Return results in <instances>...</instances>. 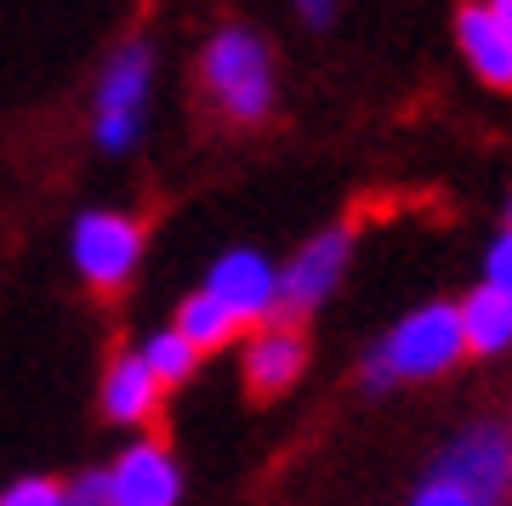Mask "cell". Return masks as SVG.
I'll return each instance as SVG.
<instances>
[{
  "label": "cell",
  "mask_w": 512,
  "mask_h": 506,
  "mask_svg": "<svg viewBox=\"0 0 512 506\" xmlns=\"http://www.w3.org/2000/svg\"><path fill=\"white\" fill-rule=\"evenodd\" d=\"M512 489V427L501 421H473L433 455L410 501L416 506H490L507 501Z\"/></svg>",
  "instance_id": "cell-1"
},
{
  "label": "cell",
  "mask_w": 512,
  "mask_h": 506,
  "mask_svg": "<svg viewBox=\"0 0 512 506\" xmlns=\"http://www.w3.org/2000/svg\"><path fill=\"white\" fill-rule=\"evenodd\" d=\"M461 353H467V342H461L456 302H427V308L404 313L399 325L370 347L359 381H365V393H387V387H399V381H433V376H444Z\"/></svg>",
  "instance_id": "cell-2"
},
{
  "label": "cell",
  "mask_w": 512,
  "mask_h": 506,
  "mask_svg": "<svg viewBox=\"0 0 512 506\" xmlns=\"http://www.w3.org/2000/svg\"><path fill=\"white\" fill-rule=\"evenodd\" d=\"M200 80L234 126H256L274 114V52L256 29H217L205 40L200 57Z\"/></svg>",
  "instance_id": "cell-3"
},
{
  "label": "cell",
  "mask_w": 512,
  "mask_h": 506,
  "mask_svg": "<svg viewBox=\"0 0 512 506\" xmlns=\"http://www.w3.org/2000/svg\"><path fill=\"white\" fill-rule=\"evenodd\" d=\"M148 97H154V46L148 40H126L103 63L97 91H92V143L103 154H131L143 143Z\"/></svg>",
  "instance_id": "cell-4"
},
{
  "label": "cell",
  "mask_w": 512,
  "mask_h": 506,
  "mask_svg": "<svg viewBox=\"0 0 512 506\" xmlns=\"http://www.w3.org/2000/svg\"><path fill=\"white\" fill-rule=\"evenodd\" d=\"M69 262L103 296L126 290L137 279V268H143V222L131 211H103V205L80 211L69 228Z\"/></svg>",
  "instance_id": "cell-5"
},
{
  "label": "cell",
  "mask_w": 512,
  "mask_h": 506,
  "mask_svg": "<svg viewBox=\"0 0 512 506\" xmlns=\"http://www.w3.org/2000/svg\"><path fill=\"white\" fill-rule=\"evenodd\" d=\"M353 262V234L348 228H325L313 234L302 251L279 268V296H274V319H308L313 308H325L342 273Z\"/></svg>",
  "instance_id": "cell-6"
},
{
  "label": "cell",
  "mask_w": 512,
  "mask_h": 506,
  "mask_svg": "<svg viewBox=\"0 0 512 506\" xmlns=\"http://www.w3.org/2000/svg\"><path fill=\"white\" fill-rule=\"evenodd\" d=\"M205 290L234 313L239 330H251V325H262V319H274L279 268L262 251H251V245H228V251L211 262V273H205Z\"/></svg>",
  "instance_id": "cell-7"
},
{
  "label": "cell",
  "mask_w": 512,
  "mask_h": 506,
  "mask_svg": "<svg viewBox=\"0 0 512 506\" xmlns=\"http://www.w3.org/2000/svg\"><path fill=\"white\" fill-rule=\"evenodd\" d=\"M114 506H177L183 501V467L171 461L160 438H131L109 467Z\"/></svg>",
  "instance_id": "cell-8"
},
{
  "label": "cell",
  "mask_w": 512,
  "mask_h": 506,
  "mask_svg": "<svg viewBox=\"0 0 512 506\" xmlns=\"http://www.w3.org/2000/svg\"><path fill=\"white\" fill-rule=\"evenodd\" d=\"M302 370H308V342H302L296 319H262V325H251V342H245V381H251V393L274 398L285 387H296Z\"/></svg>",
  "instance_id": "cell-9"
},
{
  "label": "cell",
  "mask_w": 512,
  "mask_h": 506,
  "mask_svg": "<svg viewBox=\"0 0 512 506\" xmlns=\"http://www.w3.org/2000/svg\"><path fill=\"white\" fill-rule=\"evenodd\" d=\"M103 416L114 421V427H148V421L160 416V376L143 364V353L131 347V353H114L109 370H103Z\"/></svg>",
  "instance_id": "cell-10"
},
{
  "label": "cell",
  "mask_w": 512,
  "mask_h": 506,
  "mask_svg": "<svg viewBox=\"0 0 512 506\" xmlns=\"http://www.w3.org/2000/svg\"><path fill=\"white\" fill-rule=\"evenodd\" d=\"M456 40L461 57L473 63V74L495 91H512V35L501 29L490 6H461L456 12Z\"/></svg>",
  "instance_id": "cell-11"
},
{
  "label": "cell",
  "mask_w": 512,
  "mask_h": 506,
  "mask_svg": "<svg viewBox=\"0 0 512 506\" xmlns=\"http://www.w3.org/2000/svg\"><path fill=\"white\" fill-rule=\"evenodd\" d=\"M456 313H461V342H467V353L490 359V353H507L512 347V296L507 290L478 285Z\"/></svg>",
  "instance_id": "cell-12"
},
{
  "label": "cell",
  "mask_w": 512,
  "mask_h": 506,
  "mask_svg": "<svg viewBox=\"0 0 512 506\" xmlns=\"http://www.w3.org/2000/svg\"><path fill=\"white\" fill-rule=\"evenodd\" d=\"M171 325L183 330V336L200 347V353H222V347L239 336V319L222 308V302H217L205 285L194 290V296H183V308H177V319H171Z\"/></svg>",
  "instance_id": "cell-13"
},
{
  "label": "cell",
  "mask_w": 512,
  "mask_h": 506,
  "mask_svg": "<svg viewBox=\"0 0 512 506\" xmlns=\"http://www.w3.org/2000/svg\"><path fill=\"white\" fill-rule=\"evenodd\" d=\"M137 353H143V364L148 370H154V376H160V387H183L188 376H194V370H200V347L188 342L183 330L177 325H165V330H148L143 342H137Z\"/></svg>",
  "instance_id": "cell-14"
},
{
  "label": "cell",
  "mask_w": 512,
  "mask_h": 506,
  "mask_svg": "<svg viewBox=\"0 0 512 506\" xmlns=\"http://www.w3.org/2000/svg\"><path fill=\"white\" fill-rule=\"evenodd\" d=\"M63 501H69V489L57 478H18V484L0 489V506H63Z\"/></svg>",
  "instance_id": "cell-15"
},
{
  "label": "cell",
  "mask_w": 512,
  "mask_h": 506,
  "mask_svg": "<svg viewBox=\"0 0 512 506\" xmlns=\"http://www.w3.org/2000/svg\"><path fill=\"white\" fill-rule=\"evenodd\" d=\"M69 489V501H80V506H114V478H109V467H92V472H80L74 484H63Z\"/></svg>",
  "instance_id": "cell-16"
},
{
  "label": "cell",
  "mask_w": 512,
  "mask_h": 506,
  "mask_svg": "<svg viewBox=\"0 0 512 506\" xmlns=\"http://www.w3.org/2000/svg\"><path fill=\"white\" fill-rule=\"evenodd\" d=\"M484 285H495V290L512 296V228H501V239L484 251Z\"/></svg>",
  "instance_id": "cell-17"
},
{
  "label": "cell",
  "mask_w": 512,
  "mask_h": 506,
  "mask_svg": "<svg viewBox=\"0 0 512 506\" xmlns=\"http://www.w3.org/2000/svg\"><path fill=\"white\" fill-rule=\"evenodd\" d=\"M296 12H302V23H313V29H325V23L336 18V0H296Z\"/></svg>",
  "instance_id": "cell-18"
},
{
  "label": "cell",
  "mask_w": 512,
  "mask_h": 506,
  "mask_svg": "<svg viewBox=\"0 0 512 506\" xmlns=\"http://www.w3.org/2000/svg\"><path fill=\"white\" fill-rule=\"evenodd\" d=\"M484 6H490L495 18H501V29H507V35H512V0H484Z\"/></svg>",
  "instance_id": "cell-19"
},
{
  "label": "cell",
  "mask_w": 512,
  "mask_h": 506,
  "mask_svg": "<svg viewBox=\"0 0 512 506\" xmlns=\"http://www.w3.org/2000/svg\"><path fill=\"white\" fill-rule=\"evenodd\" d=\"M507 228H512V199H507Z\"/></svg>",
  "instance_id": "cell-20"
}]
</instances>
